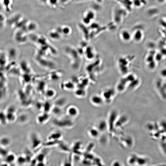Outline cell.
I'll list each match as a JSON object with an SVG mask.
<instances>
[{"label": "cell", "instance_id": "obj_1", "mask_svg": "<svg viewBox=\"0 0 166 166\" xmlns=\"http://www.w3.org/2000/svg\"><path fill=\"white\" fill-rule=\"evenodd\" d=\"M119 116L118 113L115 109L111 110L109 114L107 123L108 131L112 133L115 129V126L117 119Z\"/></svg>", "mask_w": 166, "mask_h": 166}, {"label": "cell", "instance_id": "obj_2", "mask_svg": "<svg viewBox=\"0 0 166 166\" xmlns=\"http://www.w3.org/2000/svg\"><path fill=\"white\" fill-rule=\"evenodd\" d=\"M30 140L31 146L33 150L38 149L43 145L41 138L37 133H32L31 135Z\"/></svg>", "mask_w": 166, "mask_h": 166}, {"label": "cell", "instance_id": "obj_3", "mask_svg": "<svg viewBox=\"0 0 166 166\" xmlns=\"http://www.w3.org/2000/svg\"><path fill=\"white\" fill-rule=\"evenodd\" d=\"M101 95L103 97L105 103L109 104L111 103L113 100L115 93L113 90L109 89L104 90Z\"/></svg>", "mask_w": 166, "mask_h": 166}, {"label": "cell", "instance_id": "obj_4", "mask_svg": "<svg viewBox=\"0 0 166 166\" xmlns=\"http://www.w3.org/2000/svg\"><path fill=\"white\" fill-rule=\"evenodd\" d=\"M53 123L55 126L62 128L68 127L72 125L70 120L66 119H54Z\"/></svg>", "mask_w": 166, "mask_h": 166}, {"label": "cell", "instance_id": "obj_5", "mask_svg": "<svg viewBox=\"0 0 166 166\" xmlns=\"http://www.w3.org/2000/svg\"><path fill=\"white\" fill-rule=\"evenodd\" d=\"M8 122H13L16 118V109L13 106H11L8 108L5 112Z\"/></svg>", "mask_w": 166, "mask_h": 166}, {"label": "cell", "instance_id": "obj_6", "mask_svg": "<svg viewBox=\"0 0 166 166\" xmlns=\"http://www.w3.org/2000/svg\"><path fill=\"white\" fill-rule=\"evenodd\" d=\"M90 101L92 105L97 107H101L105 103L102 96L98 95H94L91 97Z\"/></svg>", "mask_w": 166, "mask_h": 166}, {"label": "cell", "instance_id": "obj_7", "mask_svg": "<svg viewBox=\"0 0 166 166\" xmlns=\"http://www.w3.org/2000/svg\"><path fill=\"white\" fill-rule=\"evenodd\" d=\"M66 112L67 115L72 118L77 117L79 113V110L78 107L74 105L69 106L66 109Z\"/></svg>", "mask_w": 166, "mask_h": 166}, {"label": "cell", "instance_id": "obj_8", "mask_svg": "<svg viewBox=\"0 0 166 166\" xmlns=\"http://www.w3.org/2000/svg\"><path fill=\"white\" fill-rule=\"evenodd\" d=\"M150 162L147 157L137 155L136 166H147Z\"/></svg>", "mask_w": 166, "mask_h": 166}, {"label": "cell", "instance_id": "obj_9", "mask_svg": "<svg viewBox=\"0 0 166 166\" xmlns=\"http://www.w3.org/2000/svg\"><path fill=\"white\" fill-rule=\"evenodd\" d=\"M96 127L100 133H104L108 131L107 121L104 119L100 120L97 123Z\"/></svg>", "mask_w": 166, "mask_h": 166}, {"label": "cell", "instance_id": "obj_10", "mask_svg": "<svg viewBox=\"0 0 166 166\" xmlns=\"http://www.w3.org/2000/svg\"><path fill=\"white\" fill-rule=\"evenodd\" d=\"M50 118L49 113L43 112L37 117V121L40 124H44L48 121Z\"/></svg>", "mask_w": 166, "mask_h": 166}, {"label": "cell", "instance_id": "obj_11", "mask_svg": "<svg viewBox=\"0 0 166 166\" xmlns=\"http://www.w3.org/2000/svg\"><path fill=\"white\" fill-rule=\"evenodd\" d=\"M100 133L96 127L90 128L88 131L89 136L93 139H96L99 137Z\"/></svg>", "mask_w": 166, "mask_h": 166}, {"label": "cell", "instance_id": "obj_12", "mask_svg": "<svg viewBox=\"0 0 166 166\" xmlns=\"http://www.w3.org/2000/svg\"><path fill=\"white\" fill-rule=\"evenodd\" d=\"M62 134L59 132H54L50 134L48 137V141H61Z\"/></svg>", "mask_w": 166, "mask_h": 166}, {"label": "cell", "instance_id": "obj_13", "mask_svg": "<svg viewBox=\"0 0 166 166\" xmlns=\"http://www.w3.org/2000/svg\"><path fill=\"white\" fill-rule=\"evenodd\" d=\"M48 34L49 37L53 40L57 41L60 38L61 35L56 29L50 30Z\"/></svg>", "mask_w": 166, "mask_h": 166}, {"label": "cell", "instance_id": "obj_14", "mask_svg": "<svg viewBox=\"0 0 166 166\" xmlns=\"http://www.w3.org/2000/svg\"><path fill=\"white\" fill-rule=\"evenodd\" d=\"M4 159L5 162L9 165H11L13 164L15 162H16L17 157L14 154L9 152Z\"/></svg>", "mask_w": 166, "mask_h": 166}, {"label": "cell", "instance_id": "obj_15", "mask_svg": "<svg viewBox=\"0 0 166 166\" xmlns=\"http://www.w3.org/2000/svg\"><path fill=\"white\" fill-rule=\"evenodd\" d=\"M137 155L132 154L128 157L127 162L128 164L131 166H136Z\"/></svg>", "mask_w": 166, "mask_h": 166}, {"label": "cell", "instance_id": "obj_16", "mask_svg": "<svg viewBox=\"0 0 166 166\" xmlns=\"http://www.w3.org/2000/svg\"><path fill=\"white\" fill-rule=\"evenodd\" d=\"M143 32L140 30L136 31L133 35V38L135 41L137 42H141L143 37Z\"/></svg>", "mask_w": 166, "mask_h": 166}, {"label": "cell", "instance_id": "obj_17", "mask_svg": "<svg viewBox=\"0 0 166 166\" xmlns=\"http://www.w3.org/2000/svg\"><path fill=\"white\" fill-rule=\"evenodd\" d=\"M16 162L18 164L21 165H24L28 162L24 154L17 157Z\"/></svg>", "mask_w": 166, "mask_h": 166}, {"label": "cell", "instance_id": "obj_18", "mask_svg": "<svg viewBox=\"0 0 166 166\" xmlns=\"http://www.w3.org/2000/svg\"><path fill=\"white\" fill-rule=\"evenodd\" d=\"M44 95L47 98L52 99L56 95V92L53 89L49 88L46 90Z\"/></svg>", "mask_w": 166, "mask_h": 166}, {"label": "cell", "instance_id": "obj_19", "mask_svg": "<svg viewBox=\"0 0 166 166\" xmlns=\"http://www.w3.org/2000/svg\"><path fill=\"white\" fill-rule=\"evenodd\" d=\"M11 143V140L10 138L6 136L1 137V146L6 148L10 145Z\"/></svg>", "mask_w": 166, "mask_h": 166}, {"label": "cell", "instance_id": "obj_20", "mask_svg": "<svg viewBox=\"0 0 166 166\" xmlns=\"http://www.w3.org/2000/svg\"><path fill=\"white\" fill-rule=\"evenodd\" d=\"M67 102L66 98L64 97H61L55 101L54 105L62 108L65 105Z\"/></svg>", "mask_w": 166, "mask_h": 166}, {"label": "cell", "instance_id": "obj_21", "mask_svg": "<svg viewBox=\"0 0 166 166\" xmlns=\"http://www.w3.org/2000/svg\"><path fill=\"white\" fill-rule=\"evenodd\" d=\"M1 3L7 11H10L12 5L11 0H1Z\"/></svg>", "mask_w": 166, "mask_h": 166}, {"label": "cell", "instance_id": "obj_22", "mask_svg": "<svg viewBox=\"0 0 166 166\" xmlns=\"http://www.w3.org/2000/svg\"><path fill=\"white\" fill-rule=\"evenodd\" d=\"M53 106L49 101H46L43 103V112L49 113L50 112H51Z\"/></svg>", "mask_w": 166, "mask_h": 166}, {"label": "cell", "instance_id": "obj_23", "mask_svg": "<svg viewBox=\"0 0 166 166\" xmlns=\"http://www.w3.org/2000/svg\"><path fill=\"white\" fill-rule=\"evenodd\" d=\"M26 29L27 30L30 32L35 31L37 28V25L34 22H30L27 23L26 24Z\"/></svg>", "mask_w": 166, "mask_h": 166}, {"label": "cell", "instance_id": "obj_24", "mask_svg": "<svg viewBox=\"0 0 166 166\" xmlns=\"http://www.w3.org/2000/svg\"><path fill=\"white\" fill-rule=\"evenodd\" d=\"M121 36L123 40L126 42L130 41L131 38V36L130 32L126 30L122 32Z\"/></svg>", "mask_w": 166, "mask_h": 166}, {"label": "cell", "instance_id": "obj_25", "mask_svg": "<svg viewBox=\"0 0 166 166\" xmlns=\"http://www.w3.org/2000/svg\"><path fill=\"white\" fill-rule=\"evenodd\" d=\"M0 121L3 125H5L8 122L6 113L4 112L1 111L0 113Z\"/></svg>", "mask_w": 166, "mask_h": 166}, {"label": "cell", "instance_id": "obj_26", "mask_svg": "<svg viewBox=\"0 0 166 166\" xmlns=\"http://www.w3.org/2000/svg\"><path fill=\"white\" fill-rule=\"evenodd\" d=\"M62 109V108L60 107L54 105L52 107L51 112L54 115H58L61 113Z\"/></svg>", "mask_w": 166, "mask_h": 166}, {"label": "cell", "instance_id": "obj_27", "mask_svg": "<svg viewBox=\"0 0 166 166\" xmlns=\"http://www.w3.org/2000/svg\"><path fill=\"white\" fill-rule=\"evenodd\" d=\"M37 162H45L46 155L43 152L38 154L35 158Z\"/></svg>", "mask_w": 166, "mask_h": 166}, {"label": "cell", "instance_id": "obj_28", "mask_svg": "<svg viewBox=\"0 0 166 166\" xmlns=\"http://www.w3.org/2000/svg\"><path fill=\"white\" fill-rule=\"evenodd\" d=\"M86 93L85 91L82 90H78L75 92V95L76 97L79 98H84L86 95Z\"/></svg>", "mask_w": 166, "mask_h": 166}, {"label": "cell", "instance_id": "obj_29", "mask_svg": "<svg viewBox=\"0 0 166 166\" xmlns=\"http://www.w3.org/2000/svg\"><path fill=\"white\" fill-rule=\"evenodd\" d=\"M6 148L1 146V152H0L1 156V157L4 159L6 157V156L9 153Z\"/></svg>", "mask_w": 166, "mask_h": 166}, {"label": "cell", "instance_id": "obj_30", "mask_svg": "<svg viewBox=\"0 0 166 166\" xmlns=\"http://www.w3.org/2000/svg\"><path fill=\"white\" fill-rule=\"evenodd\" d=\"M28 119V117L25 114H22L20 115L18 119L19 121L22 123H25L26 122Z\"/></svg>", "mask_w": 166, "mask_h": 166}, {"label": "cell", "instance_id": "obj_31", "mask_svg": "<svg viewBox=\"0 0 166 166\" xmlns=\"http://www.w3.org/2000/svg\"><path fill=\"white\" fill-rule=\"evenodd\" d=\"M58 0H48L47 3H48L50 6L54 8L57 6Z\"/></svg>", "mask_w": 166, "mask_h": 166}, {"label": "cell", "instance_id": "obj_32", "mask_svg": "<svg viewBox=\"0 0 166 166\" xmlns=\"http://www.w3.org/2000/svg\"><path fill=\"white\" fill-rule=\"evenodd\" d=\"M72 85L70 83H67L65 84H63L62 85H61L62 88L67 90H71L73 88Z\"/></svg>", "mask_w": 166, "mask_h": 166}, {"label": "cell", "instance_id": "obj_33", "mask_svg": "<svg viewBox=\"0 0 166 166\" xmlns=\"http://www.w3.org/2000/svg\"><path fill=\"white\" fill-rule=\"evenodd\" d=\"M43 103L41 101H38L36 103L35 107L38 110H41L43 109Z\"/></svg>", "mask_w": 166, "mask_h": 166}, {"label": "cell", "instance_id": "obj_34", "mask_svg": "<svg viewBox=\"0 0 166 166\" xmlns=\"http://www.w3.org/2000/svg\"><path fill=\"white\" fill-rule=\"evenodd\" d=\"M160 74L162 77L166 79V68L163 69L161 71Z\"/></svg>", "mask_w": 166, "mask_h": 166}, {"label": "cell", "instance_id": "obj_35", "mask_svg": "<svg viewBox=\"0 0 166 166\" xmlns=\"http://www.w3.org/2000/svg\"><path fill=\"white\" fill-rule=\"evenodd\" d=\"M36 166H46V162H37Z\"/></svg>", "mask_w": 166, "mask_h": 166}, {"label": "cell", "instance_id": "obj_36", "mask_svg": "<svg viewBox=\"0 0 166 166\" xmlns=\"http://www.w3.org/2000/svg\"><path fill=\"white\" fill-rule=\"evenodd\" d=\"M140 1H139V0H135L134 2V4L135 5L137 6H140V5H141V4H140Z\"/></svg>", "mask_w": 166, "mask_h": 166}, {"label": "cell", "instance_id": "obj_37", "mask_svg": "<svg viewBox=\"0 0 166 166\" xmlns=\"http://www.w3.org/2000/svg\"><path fill=\"white\" fill-rule=\"evenodd\" d=\"M1 166H10V165L4 162L1 164Z\"/></svg>", "mask_w": 166, "mask_h": 166}, {"label": "cell", "instance_id": "obj_38", "mask_svg": "<svg viewBox=\"0 0 166 166\" xmlns=\"http://www.w3.org/2000/svg\"><path fill=\"white\" fill-rule=\"evenodd\" d=\"M39 1L43 2H45L47 3L48 0H39Z\"/></svg>", "mask_w": 166, "mask_h": 166}, {"label": "cell", "instance_id": "obj_39", "mask_svg": "<svg viewBox=\"0 0 166 166\" xmlns=\"http://www.w3.org/2000/svg\"><path fill=\"white\" fill-rule=\"evenodd\" d=\"M160 2H162L164 1L165 0H159Z\"/></svg>", "mask_w": 166, "mask_h": 166}]
</instances>
